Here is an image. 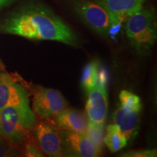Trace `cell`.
Listing matches in <instances>:
<instances>
[{
	"mask_svg": "<svg viewBox=\"0 0 157 157\" xmlns=\"http://www.w3.org/2000/svg\"><path fill=\"white\" fill-rule=\"evenodd\" d=\"M119 101L121 106L128 111L140 113L142 110L143 105L140 98L127 90H122L121 92L119 94Z\"/></svg>",
	"mask_w": 157,
	"mask_h": 157,
	"instance_id": "cell-15",
	"label": "cell"
},
{
	"mask_svg": "<svg viewBox=\"0 0 157 157\" xmlns=\"http://www.w3.org/2000/svg\"><path fill=\"white\" fill-rule=\"evenodd\" d=\"M74 10L83 22L101 36H106L112 25L109 13L103 6L87 0L76 2Z\"/></svg>",
	"mask_w": 157,
	"mask_h": 157,
	"instance_id": "cell-5",
	"label": "cell"
},
{
	"mask_svg": "<svg viewBox=\"0 0 157 157\" xmlns=\"http://www.w3.org/2000/svg\"><path fill=\"white\" fill-rule=\"evenodd\" d=\"M36 122V115L30 107H5L0 110V136L15 146L21 144L29 138Z\"/></svg>",
	"mask_w": 157,
	"mask_h": 157,
	"instance_id": "cell-2",
	"label": "cell"
},
{
	"mask_svg": "<svg viewBox=\"0 0 157 157\" xmlns=\"http://www.w3.org/2000/svg\"><path fill=\"white\" fill-rule=\"evenodd\" d=\"M2 63L1 60H0V69H2Z\"/></svg>",
	"mask_w": 157,
	"mask_h": 157,
	"instance_id": "cell-21",
	"label": "cell"
},
{
	"mask_svg": "<svg viewBox=\"0 0 157 157\" xmlns=\"http://www.w3.org/2000/svg\"><path fill=\"white\" fill-rule=\"evenodd\" d=\"M13 1V0H0V9H1L2 7L7 5Z\"/></svg>",
	"mask_w": 157,
	"mask_h": 157,
	"instance_id": "cell-20",
	"label": "cell"
},
{
	"mask_svg": "<svg viewBox=\"0 0 157 157\" xmlns=\"http://www.w3.org/2000/svg\"><path fill=\"white\" fill-rule=\"evenodd\" d=\"M108 95L104 78L99 75L96 85L88 93L85 113L89 121L105 124L108 111Z\"/></svg>",
	"mask_w": 157,
	"mask_h": 157,
	"instance_id": "cell-8",
	"label": "cell"
},
{
	"mask_svg": "<svg viewBox=\"0 0 157 157\" xmlns=\"http://www.w3.org/2000/svg\"><path fill=\"white\" fill-rule=\"evenodd\" d=\"M103 142L111 153H116L127 146V140L120 129L113 124L107 127L106 133L103 137Z\"/></svg>",
	"mask_w": 157,
	"mask_h": 157,
	"instance_id": "cell-13",
	"label": "cell"
},
{
	"mask_svg": "<svg viewBox=\"0 0 157 157\" xmlns=\"http://www.w3.org/2000/svg\"><path fill=\"white\" fill-rule=\"evenodd\" d=\"M147 0H95L106 10L112 25L122 23L143 8Z\"/></svg>",
	"mask_w": 157,
	"mask_h": 157,
	"instance_id": "cell-10",
	"label": "cell"
},
{
	"mask_svg": "<svg viewBox=\"0 0 157 157\" xmlns=\"http://www.w3.org/2000/svg\"><path fill=\"white\" fill-rule=\"evenodd\" d=\"M156 149H145V150L132 151L120 155L122 157H156Z\"/></svg>",
	"mask_w": 157,
	"mask_h": 157,
	"instance_id": "cell-18",
	"label": "cell"
},
{
	"mask_svg": "<svg viewBox=\"0 0 157 157\" xmlns=\"http://www.w3.org/2000/svg\"><path fill=\"white\" fill-rule=\"evenodd\" d=\"M34 140L41 151L48 156H63L60 131L48 121L36 122L32 129Z\"/></svg>",
	"mask_w": 157,
	"mask_h": 157,
	"instance_id": "cell-6",
	"label": "cell"
},
{
	"mask_svg": "<svg viewBox=\"0 0 157 157\" xmlns=\"http://www.w3.org/2000/svg\"><path fill=\"white\" fill-rule=\"evenodd\" d=\"M60 133L64 156L97 157L101 155L102 149L93 144L84 133L69 131H60Z\"/></svg>",
	"mask_w": 157,
	"mask_h": 157,
	"instance_id": "cell-7",
	"label": "cell"
},
{
	"mask_svg": "<svg viewBox=\"0 0 157 157\" xmlns=\"http://www.w3.org/2000/svg\"><path fill=\"white\" fill-rule=\"evenodd\" d=\"M4 32L37 40H52L71 46H77L74 31L50 8L31 3L20 9L6 20Z\"/></svg>",
	"mask_w": 157,
	"mask_h": 157,
	"instance_id": "cell-1",
	"label": "cell"
},
{
	"mask_svg": "<svg viewBox=\"0 0 157 157\" xmlns=\"http://www.w3.org/2000/svg\"><path fill=\"white\" fill-rule=\"evenodd\" d=\"M52 124L60 131L84 133L87 129V116L73 109H65L51 119Z\"/></svg>",
	"mask_w": 157,
	"mask_h": 157,
	"instance_id": "cell-11",
	"label": "cell"
},
{
	"mask_svg": "<svg viewBox=\"0 0 157 157\" xmlns=\"http://www.w3.org/2000/svg\"><path fill=\"white\" fill-rule=\"evenodd\" d=\"M113 124L125 135L127 140L137 134L140 124V113L128 111L119 105L113 117Z\"/></svg>",
	"mask_w": 157,
	"mask_h": 157,
	"instance_id": "cell-12",
	"label": "cell"
},
{
	"mask_svg": "<svg viewBox=\"0 0 157 157\" xmlns=\"http://www.w3.org/2000/svg\"><path fill=\"white\" fill-rule=\"evenodd\" d=\"M104 124H97L88 121L84 134L98 148H103L104 137Z\"/></svg>",
	"mask_w": 157,
	"mask_h": 157,
	"instance_id": "cell-16",
	"label": "cell"
},
{
	"mask_svg": "<svg viewBox=\"0 0 157 157\" xmlns=\"http://www.w3.org/2000/svg\"><path fill=\"white\" fill-rule=\"evenodd\" d=\"M14 146L5 137L0 136V156H8L13 154Z\"/></svg>",
	"mask_w": 157,
	"mask_h": 157,
	"instance_id": "cell-19",
	"label": "cell"
},
{
	"mask_svg": "<svg viewBox=\"0 0 157 157\" xmlns=\"http://www.w3.org/2000/svg\"><path fill=\"white\" fill-rule=\"evenodd\" d=\"M24 154L25 156H44L43 152L39 148L38 145L34 140L28 138L25 140L24 146Z\"/></svg>",
	"mask_w": 157,
	"mask_h": 157,
	"instance_id": "cell-17",
	"label": "cell"
},
{
	"mask_svg": "<svg viewBox=\"0 0 157 157\" xmlns=\"http://www.w3.org/2000/svg\"><path fill=\"white\" fill-rule=\"evenodd\" d=\"M29 94L9 75L0 73V110L7 106L30 107Z\"/></svg>",
	"mask_w": 157,
	"mask_h": 157,
	"instance_id": "cell-9",
	"label": "cell"
},
{
	"mask_svg": "<svg viewBox=\"0 0 157 157\" xmlns=\"http://www.w3.org/2000/svg\"><path fill=\"white\" fill-rule=\"evenodd\" d=\"M68 106V101L58 90L37 86L34 92L32 109L41 119H52Z\"/></svg>",
	"mask_w": 157,
	"mask_h": 157,
	"instance_id": "cell-4",
	"label": "cell"
},
{
	"mask_svg": "<svg viewBox=\"0 0 157 157\" xmlns=\"http://www.w3.org/2000/svg\"><path fill=\"white\" fill-rule=\"evenodd\" d=\"M99 78L98 63L94 60L86 65L84 68L82 76V85L84 90L88 93L95 87Z\"/></svg>",
	"mask_w": 157,
	"mask_h": 157,
	"instance_id": "cell-14",
	"label": "cell"
},
{
	"mask_svg": "<svg viewBox=\"0 0 157 157\" xmlns=\"http://www.w3.org/2000/svg\"><path fill=\"white\" fill-rule=\"evenodd\" d=\"M126 22V34L133 48L142 53L150 50L157 38L154 11L142 8L131 15Z\"/></svg>",
	"mask_w": 157,
	"mask_h": 157,
	"instance_id": "cell-3",
	"label": "cell"
}]
</instances>
